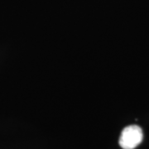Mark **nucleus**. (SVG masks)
I'll return each mask as SVG.
<instances>
[{
	"label": "nucleus",
	"instance_id": "1",
	"mask_svg": "<svg viewBox=\"0 0 149 149\" xmlns=\"http://www.w3.org/2000/svg\"><path fill=\"white\" fill-rule=\"evenodd\" d=\"M143 139V130L138 125H129L123 129L118 143L123 149H134Z\"/></svg>",
	"mask_w": 149,
	"mask_h": 149
}]
</instances>
